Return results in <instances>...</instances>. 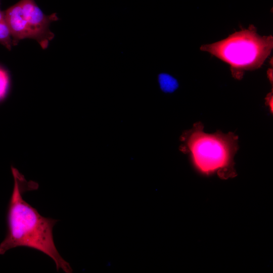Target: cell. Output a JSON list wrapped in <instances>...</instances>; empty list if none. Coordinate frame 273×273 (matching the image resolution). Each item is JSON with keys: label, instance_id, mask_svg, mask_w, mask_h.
<instances>
[{"label": "cell", "instance_id": "cell-1", "mask_svg": "<svg viewBox=\"0 0 273 273\" xmlns=\"http://www.w3.org/2000/svg\"><path fill=\"white\" fill-rule=\"evenodd\" d=\"M11 169L14 184L8 209V231L0 244V255L17 247H28L49 256L58 271L72 272L71 266L61 256L54 241L53 229L58 220L41 215L24 200V193L36 186L27 181L16 168L12 166Z\"/></svg>", "mask_w": 273, "mask_h": 273}, {"label": "cell", "instance_id": "cell-2", "mask_svg": "<svg viewBox=\"0 0 273 273\" xmlns=\"http://www.w3.org/2000/svg\"><path fill=\"white\" fill-rule=\"evenodd\" d=\"M181 150L189 154L194 168L205 175L227 179L236 175L234 157L238 138L233 132L206 133L200 122L182 136Z\"/></svg>", "mask_w": 273, "mask_h": 273}, {"label": "cell", "instance_id": "cell-3", "mask_svg": "<svg viewBox=\"0 0 273 273\" xmlns=\"http://www.w3.org/2000/svg\"><path fill=\"white\" fill-rule=\"evenodd\" d=\"M272 48V36L259 35L251 25L222 40L203 44L200 49L229 64L234 78L241 79L245 71L261 67Z\"/></svg>", "mask_w": 273, "mask_h": 273}, {"label": "cell", "instance_id": "cell-4", "mask_svg": "<svg viewBox=\"0 0 273 273\" xmlns=\"http://www.w3.org/2000/svg\"><path fill=\"white\" fill-rule=\"evenodd\" d=\"M13 46L25 38L35 40L45 50L54 38L51 24L58 20L56 13L45 14L35 0H20L4 10Z\"/></svg>", "mask_w": 273, "mask_h": 273}, {"label": "cell", "instance_id": "cell-5", "mask_svg": "<svg viewBox=\"0 0 273 273\" xmlns=\"http://www.w3.org/2000/svg\"><path fill=\"white\" fill-rule=\"evenodd\" d=\"M0 0V43L9 51L12 46V38L5 19L4 10L1 9Z\"/></svg>", "mask_w": 273, "mask_h": 273}, {"label": "cell", "instance_id": "cell-6", "mask_svg": "<svg viewBox=\"0 0 273 273\" xmlns=\"http://www.w3.org/2000/svg\"><path fill=\"white\" fill-rule=\"evenodd\" d=\"M10 85L11 79L8 72L0 67V102L7 97Z\"/></svg>", "mask_w": 273, "mask_h": 273}, {"label": "cell", "instance_id": "cell-7", "mask_svg": "<svg viewBox=\"0 0 273 273\" xmlns=\"http://www.w3.org/2000/svg\"><path fill=\"white\" fill-rule=\"evenodd\" d=\"M159 81L161 89L165 92H172L178 86L176 80L166 74L159 75Z\"/></svg>", "mask_w": 273, "mask_h": 273}, {"label": "cell", "instance_id": "cell-8", "mask_svg": "<svg viewBox=\"0 0 273 273\" xmlns=\"http://www.w3.org/2000/svg\"><path fill=\"white\" fill-rule=\"evenodd\" d=\"M267 104L269 106L270 109H272V92L268 94L266 98Z\"/></svg>", "mask_w": 273, "mask_h": 273}, {"label": "cell", "instance_id": "cell-9", "mask_svg": "<svg viewBox=\"0 0 273 273\" xmlns=\"http://www.w3.org/2000/svg\"><path fill=\"white\" fill-rule=\"evenodd\" d=\"M268 77L271 83L272 82V69H269L267 72Z\"/></svg>", "mask_w": 273, "mask_h": 273}]
</instances>
